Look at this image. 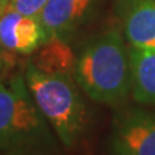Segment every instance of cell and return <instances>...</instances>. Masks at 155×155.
I'll use <instances>...</instances> for the list:
<instances>
[{"instance_id":"5","label":"cell","mask_w":155,"mask_h":155,"mask_svg":"<svg viewBox=\"0 0 155 155\" xmlns=\"http://www.w3.org/2000/svg\"><path fill=\"white\" fill-rule=\"evenodd\" d=\"M47 41L39 17L18 13L9 0H0V48L17 54H31Z\"/></svg>"},{"instance_id":"3","label":"cell","mask_w":155,"mask_h":155,"mask_svg":"<svg viewBox=\"0 0 155 155\" xmlns=\"http://www.w3.org/2000/svg\"><path fill=\"white\" fill-rule=\"evenodd\" d=\"M57 136L28 91L25 75L0 76V153L41 149L61 153Z\"/></svg>"},{"instance_id":"4","label":"cell","mask_w":155,"mask_h":155,"mask_svg":"<svg viewBox=\"0 0 155 155\" xmlns=\"http://www.w3.org/2000/svg\"><path fill=\"white\" fill-rule=\"evenodd\" d=\"M109 150L111 155H155V111L136 106L116 111Z\"/></svg>"},{"instance_id":"12","label":"cell","mask_w":155,"mask_h":155,"mask_svg":"<svg viewBox=\"0 0 155 155\" xmlns=\"http://www.w3.org/2000/svg\"><path fill=\"white\" fill-rule=\"evenodd\" d=\"M2 66H3V57H2V53H0V70H2Z\"/></svg>"},{"instance_id":"9","label":"cell","mask_w":155,"mask_h":155,"mask_svg":"<svg viewBox=\"0 0 155 155\" xmlns=\"http://www.w3.org/2000/svg\"><path fill=\"white\" fill-rule=\"evenodd\" d=\"M34 53L30 62L38 70L74 78L76 56L66 40L49 39Z\"/></svg>"},{"instance_id":"1","label":"cell","mask_w":155,"mask_h":155,"mask_svg":"<svg viewBox=\"0 0 155 155\" xmlns=\"http://www.w3.org/2000/svg\"><path fill=\"white\" fill-rule=\"evenodd\" d=\"M75 81L92 101L119 106L128 98L130 83L129 52L118 28L92 36L76 56Z\"/></svg>"},{"instance_id":"7","label":"cell","mask_w":155,"mask_h":155,"mask_svg":"<svg viewBox=\"0 0 155 155\" xmlns=\"http://www.w3.org/2000/svg\"><path fill=\"white\" fill-rule=\"evenodd\" d=\"M92 5L93 0H48L39 14L47 40L62 39L69 41L89 17Z\"/></svg>"},{"instance_id":"2","label":"cell","mask_w":155,"mask_h":155,"mask_svg":"<svg viewBox=\"0 0 155 155\" xmlns=\"http://www.w3.org/2000/svg\"><path fill=\"white\" fill-rule=\"evenodd\" d=\"M25 80L58 141L69 149L79 146L89 132L92 113L75 78L43 72L28 61Z\"/></svg>"},{"instance_id":"6","label":"cell","mask_w":155,"mask_h":155,"mask_svg":"<svg viewBox=\"0 0 155 155\" xmlns=\"http://www.w3.org/2000/svg\"><path fill=\"white\" fill-rule=\"evenodd\" d=\"M115 12L129 47L155 51V0H115Z\"/></svg>"},{"instance_id":"10","label":"cell","mask_w":155,"mask_h":155,"mask_svg":"<svg viewBox=\"0 0 155 155\" xmlns=\"http://www.w3.org/2000/svg\"><path fill=\"white\" fill-rule=\"evenodd\" d=\"M48 0H9V5L18 13L30 17H39Z\"/></svg>"},{"instance_id":"11","label":"cell","mask_w":155,"mask_h":155,"mask_svg":"<svg viewBox=\"0 0 155 155\" xmlns=\"http://www.w3.org/2000/svg\"><path fill=\"white\" fill-rule=\"evenodd\" d=\"M0 155H61V153H54L41 149H17L9 150V151H2Z\"/></svg>"},{"instance_id":"8","label":"cell","mask_w":155,"mask_h":155,"mask_svg":"<svg viewBox=\"0 0 155 155\" xmlns=\"http://www.w3.org/2000/svg\"><path fill=\"white\" fill-rule=\"evenodd\" d=\"M133 100L140 105H155V51L129 47Z\"/></svg>"}]
</instances>
